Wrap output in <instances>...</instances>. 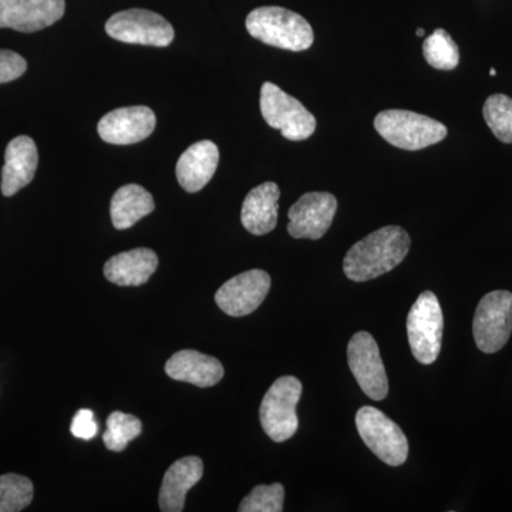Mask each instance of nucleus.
<instances>
[{"mask_svg":"<svg viewBox=\"0 0 512 512\" xmlns=\"http://www.w3.org/2000/svg\"><path fill=\"white\" fill-rule=\"evenodd\" d=\"M158 268V256L153 249L136 248L111 256L104 265V276L111 284L140 286L147 284Z\"/></svg>","mask_w":512,"mask_h":512,"instance_id":"nucleus-18","label":"nucleus"},{"mask_svg":"<svg viewBox=\"0 0 512 512\" xmlns=\"http://www.w3.org/2000/svg\"><path fill=\"white\" fill-rule=\"evenodd\" d=\"M410 251V237L402 227H384L349 249L343 271L350 281L366 282L393 271Z\"/></svg>","mask_w":512,"mask_h":512,"instance_id":"nucleus-1","label":"nucleus"},{"mask_svg":"<svg viewBox=\"0 0 512 512\" xmlns=\"http://www.w3.org/2000/svg\"><path fill=\"white\" fill-rule=\"evenodd\" d=\"M39 153L35 141L28 136L13 138L5 151L2 170V194L12 197L32 183L35 178Z\"/></svg>","mask_w":512,"mask_h":512,"instance_id":"nucleus-15","label":"nucleus"},{"mask_svg":"<svg viewBox=\"0 0 512 512\" xmlns=\"http://www.w3.org/2000/svg\"><path fill=\"white\" fill-rule=\"evenodd\" d=\"M375 128L387 143L409 151L423 150L447 137V127L440 121L409 110L382 111Z\"/></svg>","mask_w":512,"mask_h":512,"instance_id":"nucleus-3","label":"nucleus"},{"mask_svg":"<svg viewBox=\"0 0 512 512\" xmlns=\"http://www.w3.org/2000/svg\"><path fill=\"white\" fill-rule=\"evenodd\" d=\"M220 163V150L210 140L198 141L184 151L177 163V180L187 192H198L205 187Z\"/></svg>","mask_w":512,"mask_h":512,"instance_id":"nucleus-16","label":"nucleus"},{"mask_svg":"<svg viewBox=\"0 0 512 512\" xmlns=\"http://www.w3.org/2000/svg\"><path fill=\"white\" fill-rule=\"evenodd\" d=\"M302 396V383L296 377H279L268 392L259 409L262 429L269 439L282 443L295 436L299 420L296 406Z\"/></svg>","mask_w":512,"mask_h":512,"instance_id":"nucleus-4","label":"nucleus"},{"mask_svg":"<svg viewBox=\"0 0 512 512\" xmlns=\"http://www.w3.org/2000/svg\"><path fill=\"white\" fill-rule=\"evenodd\" d=\"M247 30L259 42L291 52L308 50L315 40L308 20L292 10L278 6L252 10L247 18Z\"/></svg>","mask_w":512,"mask_h":512,"instance_id":"nucleus-2","label":"nucleus"},{"mask_svg":"<svg viewBox=\"0 0 512 512\" xmlns=\"http://www.w3.org/2000/svg\"><path fill=\"white\" fill-rule=\"evenodd\" d=\"M423 56L433 69L444 72L456 69L460 62L458 46L444 29L434 30L433 35L424 40Z\"/></svg>","mask_w":512,"mask_h":512,"instance_id":"nucleus-22","label":"nucleus"},{"mask_svg":"<svg viewBox=\"0 0 512 512\" xmlns=\"http://www.w3.org/2000/svg\"><path fill=\"white\" fill-rule=\"evenodd\" d=\"M356 427L367 447L383 463L399 467L409 456V443L399 424L376 407L365 406L356 414Z\"/></svg>","mask_w":512,"mask_h":512,"instance_id":"nucleus-7","label":"nucleus"},{"mask_svg":"<svg viewBox=\"0 0 512 512\" xmlns=\"http://www.w3.org/2000/svg\"><path fill=\"white\" fill-rule=\"evenodd\" d=\"M143 424L136 416L123 412L111 413L107 419V430L103 434L104 444L111 451H123L131 440L137 439Z\"/></svg>","mask_w":512,"mask_h":512,"instance_id":"nucleus-25","label":"nucleus"},{"mask_svg":"<svg viewBox=\"0 0 512 512\" xmlns=\"http://www.w3.org/2000/svg\"><path fill=\"white\" fill-rule=\"evenodd\" d=\"M156 124V114L150 107H123L101 117L97 131L106 143L130 146L150 137Z\"/></svg>","mask_w":512,"mask_h":512,"instance_id":"nucleus-14","label":"nucleus"},{"mask_svg":"<svg viewBox=\"0 0 512 512\" xmlns=\"http://www.w3.org/2000/svg\"><path fill=\"white\" fill-rule=\"evenodd\" d=\"M261 113L268 126L281 131L286 140H308L315 133L316 119L311 111L274 83L262 86Z\"/></svg>","mask_w":512,"mask_h":512,"instance_id":"nucleus-6","label":"nucleus"},{"mask_svg":"<svg viewBox=\"0 0 512 512\" xmlns=\"http://www.w3.org/2000/svg\"><path fill=\"white\" fill-rule=\"evenodd\" d=\"M106 33L119 42L154 47L170 46L175 36L174 28L167 19L146 9L116 13L107 20Z\"/></svg>","mask_w":512,"mask_h":512,"instance_id":"nucleus-8","label":"nucleus"},{"mask_svg":"<svg viewBox=\"0 0 512 512\" xmlns=\"http://www.w3.org/2000/svg\"><path fill=\"white\" fill-rule=\"evenodd\" d=\"M153 195L137 184H127L119 188L111 198L110 215L114 228L123 231L136 225L154 211Z\"/></svg>","mask_w":512,"mask_h":512,"instance_id":"nucleus-21","label":"nucleus"},{"mask_svg":"<svg viewBox=\"0 0 512 512\" xmlns=\"http://www.w3.org/2000/svg\"><path fill=\"white\" fill-rule=\"evenodd\" d=\"M284 485H258L239 504V512H281L284 510Z\"/></svg>","mask_w":512,"mask_h":512,"instance_id":"nucleus-26","label":"nucleus"},{"mask_svg":"<svg viewBox=\"0 0 512 512\" xmlns=\"http://www.w3.org/2000/svg\"><path fill=\"white\" fill-rule=\"evenodd\" d=\"M165 373L178 382L198 387H212L224 377V366L215 357L187 349L175 353L165 365Z\"/></svg>","mask_w":512,"mask_h":512,"instance_id":"nucleus-17","label":"nucleus"},{"mask_svg":"<svg viewBox=\"0 0 512 512\" xmlns=\"http://www.w3.org/2000/svg\"><path fill=\"white\" fill-rule=\"evenodd\" d=\"M204 464L201 458L184 457L175 461L165 473L160 490V508L164 512L184 511L188 491L201 480Z\"/></svg>","mask_w":512,"mask_h":512,"instance_id":"nucleus-20","label":"nucleus"},{"mask_svg":"<svg viewBox=\"0 0 512 512\" xmlns=\"http://www.w3.org/2000/svg\"><path fill=\"white\" fill-rule=\"evenodd\" d=\"M271 289V276L261 269H252L229 279L215 293V302L222 312L241 318L255 312Z\"/></svg>","mask_w":512,"mask_h":512,"instance_id":"nucleus-12","label":"nucleus"},{"mask_svg":"<svg viewBox=\"0 0 512 512\" xmlns=\"http://www.w3.org/2000/svg\"><path fill=\"white\" fill-rule=\"evenodd\" d=\"M484 120L501 143L512 144V99L493 94L484 103Z\"/></svg>","mask_w":512,"mask_h":512,"instance_id":"nucleus-23","label":"nucleus"},{"mask_svg":"<svg viewBox=\"0 0 512 512\" xmlns=\"http://www.w3.org/2000/svg\"><path fill=\"white\" fill-rule=\"evenodd\" d=\"M474 340L484 353H495L507 345L512 333V293H487L478 303L473 322Z\"/></svg>","mask_w":512,"mask_h":512,"instance_id":"nucleus-9","label":"nucleus"},{"mask_svg":"<svg viewBox=\"0 0 512 512\" xmlns=\"http://www.w3.org/2000/svg\"><path fill=\"white\" fill-rule=\"evenodd\" d=\"M28 69V63L12 50H0V84L19 79Z\"/></svg>","mask_w":512,"mask_h":512,"instance_id":"nucleus-27","label":"nucleus"},{"mask_svg":"<svg viewBox=\"0 0 512 512\" xmlns=\"http://www.w3.org/2000/svg\"><path fill=\"white\" fill-rule=\"evenodd\" d=\"M338 210V200L330 192H308L288 212V232L296 239L316 241L329 231Z\"/></svg>","mask_w":512,"mask_h":512,"instance_id":"nucleus-11","label":"nucleus"},{"mask_svg":"<svg viewBox=\"0 0 512 512\" xmlns=\"http://www.w3.org/2000/svg\"><path fill=\"white\" fill-rule=\"evenodd\" d=\"M64 10V0H0V29L39 32L59 22Z\"/></svg>","mask_w":512,"mask_h":512,"instance_id":"nucleus-13","label":"nucleus"},{"mask_svg":"<svg viewBox=\"0 0 512 512\" xmlns=\"http://www.w3.org/2000/svg\"><path fill=\"white\" fill-rule=\"evenodd\" d=\"M490 74H491V76H493V77H494V76H497V72H495V69H491V70H490Z\"/></svg>","mask_w":512,"mask_h":512,"instance_id":"nucleus-30","label":"nucleus"},{"mask_svg":"<svg viewBox=\"0 0 512 512\" xmlns=\"http://www.w3.org/2000/svg\"><path fill=\"white\" fill-rule=\"evenodd\" d=\"M281 190L275 183H264L249 191L242 204L241 222L248 232L266 235L278 224Z\"/></svg>","mask_w":512,"mask_h":512,"instance_id":"nucleus-19","label":"nucleus"},{"mask_svg":"<svg viewBox=\"0 0 512 512\" xmlns=\"http://www.w3.org/2000/svg\"><path fill=\"white\" fill-rule=\"evenodd\" d=\"M33 483L18 474L0 476V512L25 510L33 500Z\"/></svg>","mask_w":512,"mask_h":512,"instance_id":"nucleus-24","label":"nucleus"},{"mask_svg":"<svg viewBox=\"0 0 512 512\" xmlns=\"http://www.w3.org/2000/svg\"><path fill=\"white\" fill-rule=\"evenodd\" d=\"M444 318L439 299L433 292L421 293L407 316V335L414 359L431 365L440 355Z\"/></svg>","mask_w":512,"mask_h":512,"instance_id":"nucleus-5","label":"nucleus"},{"mask_svg":"<svg viewBox=\"0 0 512 512\" xmlns=\"http://www.w3.org/2000/svg\"><path fill=\"white\" fill-rule=\"evenodd\" d=\"M348 362L360 389L376 402L386 399L389 393L386 367L380 356L375 338L367 332H357L348 346Z\"/></svg>","mask_w":512,"mask_h":512,"instance_id":"nucleus-10","label":"nucleus"},{"mask_svg":"<svg viewBox=\"0 0 512 512\" xmlns=\"http://www.w3.org/2000/svg\"><path fill=\"white\" fill-rule=\"evenodd\" d=\"M70 430L77 439L92 440L96 436L97 430H99L96 421H94L92 410H79L74 416Z\"/></svg>","mask_w":512,"mask_h":512,"instance_id":"nucleus-28","label":"nucleus"},{"mask_svg":"<svg viewBox=\"0 0 512 512\" xmlns=\"http://www.w3.org/2000/svg\"><path fill=\"white\" fill-rule=\"evenodd\" d=\"M416 35L419 37H423L424 35H426V32H424V29H417Z\"/></svg>","mask_w":512,"mask_h":512,"instance_id":"nucleus-29","label":"nucleus"}]
</instances>
